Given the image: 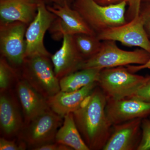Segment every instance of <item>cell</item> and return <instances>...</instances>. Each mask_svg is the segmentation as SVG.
<instances>
[{
	"label": "cell",
	"instance_id": "d6986e66",
	"mask_svg": "<svg viewBox=\"0 0 150 150\" xmlns=\"http://www.w3.org/2000/svg\"><path fill=\"white\" fill-rule=\"evenodd\" d=\"M101 70L88 69L78 70L61 78L59 79L61 91H76L91 84L97 82Z\"/></svg>",
	"mask_w": 150,
	"mask_h": 150
},
{
	"label": "cell",
	"instance_id": "e0dca14e",
	"mask_svg": "<svg viewBox=\"0 0 150 150\" xmlns=\"http://www.w3.org/2000/svg\"><path fill=\"white\" fill-rule=\"evenodd\" d=\"M97 86V82H95L76 91L68 92L60 91L47 99L48 105L51 110L64 118L68 113L77 110Z\"/></svg>",
	"mask_w": 150,
	"mask_h": 150
},
{
	"label": "cell",
	"instance_id": "6da1fadb",
	"mask_svg": "<svg viewBox=\"0 0 150 150\" xmlns=\"http://www.w3.org/2000/svg\"><path fill=\"white\" fill-rule=\"evenodd\" d=\"M107 98L98 86L73 112L74 119L90 150H103L110 137L112 125L105 113Z\"/></svg>",
	"mask_w": 150,
	"mask_h": 150
},
{
	"label": "cell",
	"instance_id": "7402d4cb",
	"mask_svg": "<svg viewBox=\"0 0 150 150\" xmlns=\"http://www.w3.org/2000/svg\"><path fill=\"white\" fill-rule=\"evenodd\" d=\"M142 139L137 150H150V118L142 119Z\"/></svg>",
	"mask_w": 150,
	"mask_h": 150
},
{
	"label": "cell",
	"instance_id": "f546056e",
	"mask_svg": "<svg viewBox=\"0 0 150 150\" xmlns=\"http://www.w3.org/2000/svg\"><path fill=\"white\" fill-rule=\"evenodd\" d=\"M98 4L103 6H109L116 4L127 0H94Z\"/></svg>",
	"mask_w": 150,
	"mask_h": 150
},
{
	"label": "cell",
	"instance_id": "ba28073f",
	"mask_svg": "<svg viewBox=\"0 0 150 150\" xmlns=\"http://www.w3.org/2000/svg\"><path fill=\"white\" fill-rule=\"evenodd\" d=\"M57 16L47 8L42 0L39 4L36 16L27 28L25 34V59L35 56L51 58L50 54L44 43L47 31Z\"/></svg>",
	"mask_w": 150,
	"mask_h": 150
},
{
	"label": "cell",
	"instance_id": "30bf717a",
	"mask_svg": "<svg viewBox=\"0 0 150 150\" xmlns=\"http://www.w3.org/2000/svg\"><path fill=\"white\" fill-rule=\"evenodd\" d=\"M97 35L101 41H118L124 46L139 47L150 53V39L139 16L125 24L108 28Z\"/></svg>",
	"mask_w": 150,
	"mask_h": 150
},
{
	"label": "cell",
	"instance_id": "cb8c5ba5",
	"mask_svg": "<svg viewBox=\"0 0 150 150\" xmlns=\"http://www.w3.org/2000/svg\"><path fill=\"white\" fill-rule=\"evenodd\" d=\"M129 98L150 103V75L146 77L144 81L139 89Z\"/></svg>",
	"mask_w": 150,
	"mask_h": 150
},
{
	"label": "cell",
	"instance_id": "277c9868",
	"mask_svg": "<svg viewBox=\"0 0 150 150\" xmlns=\"http://www.w3.org/2000/svg\"><path fill=\"white\" fill-rule=\"evenodd\" d=\"M150 53L142 49L125 51L119 48L113 40H103L99 52L85 60L80 70L125 67L128 65L144 64L149 61Z\"/></svg>",
	"mask_w": 150,
	"mask_h": 150
},
{
	"label": "cell",
	"instance_id": "4dcf8cb0",
	"mask_svg": "<svg viewBox=\"0 0 150 150\" xmlns=\"http://www.w3.org/2000/svg\"><path fill=\"white\" fill-rule=\"evenodd\" d=\"M142 2H150V0H142Z\"/></svg>",
	"mask_w": 150,
	"mask_h": 150
},
{
	"label": "cell",
	"instance_id": "8fae6325",
	"mask_svg": "<svg viewBox=\"0 0 150 150\" xmlns=\"http://www.w3.org/2000/svg\"><path fill=\"white\" fill-rule=\"evenodd\" d=\"M0 93L1 134L9 139L17 138L24 127V121L16 93L11 89Z\"/></svg>",
	"mask_w": 150,
	"mask_h": 150
},
{
	"label": "cell",
	"instance_id": "9c48e42d",
	"mask_svg": "<svg viewBox=\"0 0 150 150\" xmlns=\"http://www.w3.org/2000/svg\"><path fill=\"white\" fill-rule=\"evenodd\" d=\"M47 7L57 16L48 30L54 40H60L65 35L79 33L96 35L71 6L51 5H47Z\"/></svg>",
	"mask_w": 150,
	"mask_h": 150
},
{
	"label": "cell",
	"instance_id": "44dd1931",
	"mask_svg": "<svg viewBox=\"0 0 150 150\" xmlns=\"http://www.w3.org/2000/svg\"><path fill=\"white\" fill-rule=\"evenodd\" d=\"M21 78L19 70L13 67L8 61L0 57V92L12 89Z\"/></svg>",
	"mask_w": 150,
	"mask_h": 150
},
{
	"label": "cell",
	"instance_id": "d4e9b609",
	"mask_svg": "<svg viewBox=\"0 0 150 150\" xmlns=\"http://www.w3.org/2000/svg\"><path fill=\"white\" fill-rule=\"evenodd\" d=\"M139 16L141 17L145 30L150 38V3L142 2Z\"/></svg>",
	"mask_w": 150,
	"mask_h": 150
},
{
	"label": "cell",
	"instance_id": "83f0119b",
	"mask_svg": "<svg viewBox=\"0 0 150 150\" xmlns=\"http://www.w3.org/2000/svg\"><path fill=\"white\" fill-rule=\"evenodd\" d=\"M128 69L131 72L135 73L145 69H150V58L146 63L144 64L128 65L126 66Z\"/></svg>",
	"mask_w": 150,
	"mask_h": 150
},
{
	"label": "cell",
	"instance_id": "9a60e30c",
	"mask_svg": "<svg viewBox=\"0 0 150 150\" xmlns=\"http://www.w3.org/2000/svg\"><path fill=\"white\" fill-rule=\"evenodd\" d=\"M15 91L21 106L24 125L51 109L47 99L21 78L16 84Z\"/></svg>",
	"mask_w": 150,
	"mask_h": 150
},
{
	"label": "cell",
	"instance_id": "ac0fdd59",
	"mask_svg": "<svg viewBox=\"0 0 150 150\" xmlns=\"http://www.w3.org/2000/svg\"><path fill=\"white\" fill-rule=\"evenodd\" d=\"M62 127L57 131L55 142L66 145L72 150H90L78 130L73 113H68L64 117Z\"/></svg>",
	"mask_w": 150,
	"mask_h": 150
},
{
	"label": "cell",
	"instance_id": "4316f807",
	"mask_svg": "<svg viewBox=\"0 0 150 150\" xmlns=\"http://www.w3.org/2000/svg\"><path fill=\"white\" fill-rule=\"evenodd\" d=\"M34 150H71L69 147L56 142L48 143L34 148Z\"/></svg>",
	"mask_w": 150,
	"mask_h": 150
},
{
	"label": "cell",
	"instance_id": "5bb4252c",
	"mask_svg": "<svg viewBox=\"0 0 150 150\" xmlns=\"http://www.w3.org/2000/svg\"><path fill=\"white\" fill-rule=\"evenodd\" d=\"M62 40L61 48L51 56L55 74L59 79L80 70L85 61L77 49L73 35H65Z\"/></svg>",
	"mask_w": 150,
	"mask_h": 150
},
{
	"label": "cell",
	"instance_id": "f1b7e54d",
	"mask_svg": "<svg viewBox=\"0 0 150 150\" xmlns=\"http://www.w3.org/2000/svg\"><path fill=\"white\" fill-rule=\"evenodd\" d=\"M47 5H58L63 6L68 4L71 6L74 0H42Z\"/></svg>",
	"mask_w": 150,
	"mask_h": 150
},
{
	"label": "cell",
	"instance_id": "4fadbf2b",
	"mask_svg": "<svg viewBox=\"0 0 150 150\" xmlns=\"http://www.w3.org/2000/svg\"><path fill=\"white\" fill-rule=\"evenodd\" d=\"M142 119L136 118L112 125L103 150H137L142 139Z\"/></svg>",
	"mask_w": 150,
	"mask_h": 150
},
{
	"label": "cell",
	"instance_id": "ffe728a7",
	"mask_svg": "<svg viewBox=\"0 0 150 150\" xmlns=\"http://www.w3.org/2000/svg\"><path fill=\"white\" fill-rule=\"evenodd\" d=\"M73 38L77 49L85 60L95 56L101 48L102 41L96 35L79 33Z\"/></svg>",
	"mask_w": 150,
	"mask_h": 150
},
{
	"label": "cell",
	"instance_id": "2e32d148",
	"mask_svg": "<svg viewBox=\"0 0 150 150\" xmlns=\"http://www.w3.org/2000/svg\"><path fill=\"white\" fill-rule=\"evenodd\" d=\"M41 0H0V23L19 21L28 25Z\"/></svg>",
	"mask_w": 150,
	"mask_h": 150
},
{
	"label": "cell",
	"instance_id": "5b68a950",
	"mask_svg": "<svg viewBox=\"0 0 150 150\" xmlns=\"http://www.w3.org/2000/svg\"><path fill=\"white\" fill-rule=\"evenodd\" d=\"M145 79L146 77L130 71L127 67H119L100 70L97 83L107 98L118 100L134 94Z\"/></svg>",
	"mask_w": 150,
	"mask_h": 150
},
{
	"label": "cell",
	"instance_id": "52a82bcc",
	"mask_svg": "<svg viewBox=\"0 0 150 150\" xmlns=\"http://www.w3.org/2000/svg\"><path fill=\"white\" fill-rule=\"evenodd\" d=\"M28 25L19 21L0 23V53L19 70L25 60V34Z\"/></svg>",
	"mask_w": 150,
	"mask_h": 150
},
{
	"label": "cell",
	"instance_id": "484cf974",
	"mask_svg": "<svg viewBox=\"0 0 150 150\" xmlns=\"http://www.w3.org/2000/svg\"><path fill=\"white\" fill-rule=\"evenodd\" d=\"M126 18L128 21L139 16L142 0H127Z\"/></svg>",
	"mask_w": 150,
	"mask_h": 150
},
{
	"label": "cell",
	"instance_id": "1f68e13d",
	"mask_svg": "<svg viewBox=\"0 0 150 150\" xmlns=\"http://www.w3.org/2000/svg\"><path fill=\"white\" fill-rule=\"evenodd\" d=\"M149 118H150V116L149 117Z\"/></svg>",
	"mask_w": 150,
	"mask_h": 150
},
{
	"label": "cell",
	"instance_id": "7c38bea8",
	"mask_svg": "<svg viewBox=\"0 0 150 150\" xmlns=\"http://www.w3.org/2000/svg\"><path fill=\"white\" fill-rule=\"evenodd\" d=\"M105 113L112 125L150 116V103L133 98H107Z\"/></svg>",
	"mask_w": 150,
	"mask_h": 150
},
{
	"label": "cell",
	"instance_id": "7a4b0ae2",
	"mask_svg": "<svg viewBox=\"0 0 150 150\" xmlns=\"http://www.w3.org/2000/svg\"><path fill=\"white\" fill-rule=\"evenodd\" d=\"M127 1L103 6L94 0H74L71 7L79 12L96 35L108 28L127 22Z\"/></svg>",
	"mask_w": 150,
	"mask_h": 150
},
{
	"label": "cell",
	"instance_id": "603a6c76",
	"mask_svg": "<svg viewBox=\"0 0 150 150\" xmlns=\"http://www.w3.org/2000/svg\"><path fill=\"white\" fill-rule=\"evenodd\" d=\"M27 147V144L19 138L18 141L15 139H9L3 137L0 139L1 150H24Z\"/></svg>",
	"mask_w": 150,
	"mask_h": 150
},
{
	"label": "cell",
	"instance_id": "8992f818",
	"mask_svg": "<svg viewBox=\"0 0 150 150\" xmlns=\"http://www.w3.org/2000/svg\"><path fill=\"white\" fill-rule=\"evenodd\" d=\"M63 118L50 109L24 125L18 138L23 140L32 150L55 142Z\"/></svg>",
	"mask_w": 150,
	"mask_h": 150
},
{
	"label": "cell",
	"instance_id": "3957f363",
	"mask_svg": "<svg viewBox=\"0 0 150 150\" xmlns=\"http://www.w3.org/2000/svg\"><path fill=\"white\" fill-rule=\"evenodd\" d=\"M21 78L46 99L61 91L51 58L35 56L25 59L19 70Z\"/></svg>",
	"mask_w": 150,
	"mask_h": 150
}]
</instances>
